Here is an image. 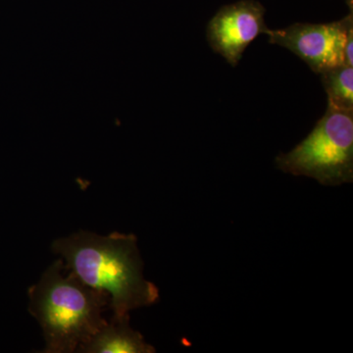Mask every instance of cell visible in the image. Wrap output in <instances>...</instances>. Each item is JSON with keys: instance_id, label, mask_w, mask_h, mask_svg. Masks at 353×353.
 Segmentation results:
<instances>
[{"instance_id": "cell-1", "label": "cell", "mask_w": 353, "mask_h": 353, "mask_svg": "<svg viewBox=\"0 0 353 353\" xmlns=\"http://www.w3.org/2000/svg\"><path fill=\"white\" fill-rule=\"evenodd\" d=\"M51 250L63 260L64 271L108 294L113 316L128 315L159 301L157 285L143 277V262L134 234L114 232L99 236L80 231L57 239Z\"/></svg>"}, {"instance_id": "cell-2", "label": "cell", "mask_w": 353, "mask_h": 353, "mask_svg": "<svg viewBox=\"0 0 353 353\" xmlns=\"http://www.w3.org/2000/svg\"><path fill=\"white\" fill-rule=\"evenodd\" d=\"M57 259L29 290V311L43 330L44 353H72L108 322L103 312L110 296L83 284L74 274L62 275Z\"/></svg>"}, {"instance_id": "cell-3", "label": "cell", "mask_w": 353, "mask_h": 353, "mask_svg": "<svg viewBox=\"0 0 353 353\" xmlns=\"http://www.w3.org/2000/svg\"><path fill=\"white\" fill-rule=\"evenodd\" d=\"M280 170L315 179L323 185L353 182V111L328 104L326 113L292 152L275 159Z\"/></svg>"}, {"instance_id": "cell-4", "label": "cell", "mask_w": 353, "mask_h": 353, "mask_svg": "<svg viewBox=\"0 0 353 353\" xmlns=\"http://www.w3.org/2000/svg\"><path fill=\"white\" fill-rule=\"evenodd\" d=\"M269 41L297 55L316 74L345 65V46L353 37L352 11L327 24L296 23L284 29H268Z\"/></svg>"}, {"instance_id": "cell-5", "label": "cell", "mask_w": 353, "mask_h": 353, "mask_svg": "<svg viewBox=\"0 0 353 353\" xmlns=\"http://www.w3.org/2000/svg\"><path fill=\"white\" fill-rule=\"evenodd\" d=\"M264 16V7L254 0H241L223 6L208 26L211 48L228 63L236 66L246 48L259 34L268 31Z\"/></svg>"}, {"instance_id": "cell-6", "label": "cell", "mask_w": 353, "mask_h": 353, "mask_svg": "<svg viewBox=\"0 0 353 353\" xmlns=\"http://www.w3.org/2000/svg\"><path fill=\"white\" fill-rule=\"evenodd\" d=\"M76 352L152 353L155 348L146 343L143 334L130 326V315L113 316Z\"/></svg>"}, {"instance_id": "cell-7", "label": "cell", "mask_w": 353, "mask_h": 353, "mask_svg": "<svg viewBox=\"0 0 353 353\" xmlns=\"http://www.w3.org/2000/svg\"><path fill=\"white\" fill-rule=\"evenodd\" d=\"M320 75L328 94V104L341 110L353 111V67L343 65Z\"/></svg>"}, {"instance_id": "cell-8", "label": "cell", "mask_w": 353, "mask_h": 353, "mask_svg": "<svg viewBox=\"0 0 353 353\" xmlns=\"http://www.w3.org/2000/svg\"><path fill=\"white\" fill-rule=\"evenodd\" d=\"M347 1V3L348 4V6H350V11H352V2L353 0H345Z\"/></svg>"}]
</instances>
